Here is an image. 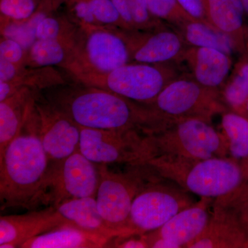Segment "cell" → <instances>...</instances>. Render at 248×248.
Returning <instances> with one entry per match:
<instances>
[{
  "label": "cell",
  "mask_w": 248,
  "mask_h": 248,
  "mask_svg": "<svg viewBox=\"0 0 248 248\" xmlns=\"http://www.w3.org/2000/svg\"><path fill=\"white\" fill-rule=\"evenodd\" d=\"M212 200L201 197L199 202L179 212L159 229L144 234L150 248H187L208 226Z\"/></svg>",
  "instance_id": "4fadbf2b"
},
{
  "label": "cell",
  "mask_w": 248,
  "mask_h": 248,
  "mask_svg": "<svg viewBox=\"0 0 248 248\" xmlns=\"http://www.w3.org/2000/svg\"><path fill=\"white\" fill-rule=\"evenodd\" d=\"M221 127L230 157L244 164L248 159V117L226 110L222 113Z\"/></svg>",
  "instance_id": "d4e9b609"
},
{
  "label": "cell",
  "mask_w": 248,
  "mask_h": 248,
  "mask_svg": "<svg viewBox=\"0 0 248 248\" xmlns=\"http://www.w3.org/2000/svg\"><path fill=\"white\" fill-rule=\"evenodd\" d=\"M33 112L50 164L60 162L79 150L80 127L40 91L36 94Z\"/></svg>",
  "instance_id": "8fae6325"
},
{
  "label": "cell",
  "mask_w": 248,
  "mask_h": 248,
  "mask_svg": "<svg viewBox=\"0 0 248 248\" xmlns=\"http://www.w3.org/2000/svg\"><path fill=\"white\" fill-rule=\"evenodd\" d=\"M53 7L55 8V10H58V8L61 6L62 4H63L64 0H50Z\"/></svg>",
  "instance_id": "d590c367"
},
{
  "label": "cell",
  "mask_w": 248,
  "mask_h": 248,
  "mask_svg": "<svg viewBox=\"0 0 248 248\" xmlns=\"http://www.w3.org/2000/svg\"><path fill=\"white\" fill-rule=\"evenodd\" d=\"M38 91L23 88L0 102V156L20 133L34 107Z\"/></svg>",
  "instance_id": "ffe728a7"
},
{
  "label": "cell",
  "mask_w": 248,
  "mask_h": 248,
  "mask_svg": "<svg viewBox=\"0 0 248 248\" xmlns=\"http://www.w3.org/2000/svg\"><path fill=\"white\" fill-rule=\"evenodd\" d=\"M81 48L79 46L62 41L37 39L28 51L24 65L58 66L68 71L78 62Z\"/></svg>",
  "instance_id": "603a6c76"
},
{
  "label": "cell",
  "mask_w": 248,
  "mask_h": 248,
  "mask_svg": "<svg viewBox=\"0 0 248 248\" xmlns=\"http://www.w3.org/2000/svg\"><path fill=\"white\" fill-rule=\"evenodd\" d=\"M108 248H150L144 234L129 236H118L111 240Z\"/></svg>",
  "instance_id": "e575fe53"
},
{
  "label": "cell",
  "mask_w": 248,
  "mask_h": 248,
  "mask_svg": "<svg viewBox=\"0 0 248 248\" xmlns=\"http://www.w3.org/2000/svg\"><path fill=\"white\" fill-rule=\"evenodd\" d=\"M247 182H248V180L247 181Z\"/></svg>",
  "instance_id": "ab89813d"
},
{
  "label": "cell",
  "mask_w": 248,
  "mask_h": 248,
  "mask_svg": "<svg viewBox=\"0 0 248 248\" xmlns=\"http://www.w3.org/2000/svg\"><path fill=\"white\" fill-rule=\"evenodd\" d=\"M72 76L81 84L107 90L143 105L154 102L172 81L170 72L159 63L139 62H130L108 73H80Z\"/></svg>",
  "instance_id": "52a82bcc"
},
{
  "label": "cell",
  "mask_w": 248,
  "mask_h": 248,
  "mask_svg": "<svg viewBox=\"0 0 248 248\" xmlns=\"http://www.w3.org/2000/svg\"><path fill=\"white\" fill-rule=\"evenodd\" d=\"M113 29L126 43L130 62L158 64L174 60L184 54V38L174 31Z\"/></svg>",
  "instance_id": "5bb4252c"
},
{
  "label": "cell",
  "mask_w": 248,
  "mask_h": 248,
  "mask_svg": "<svg viewBox=\"0 0 248 248\" xmlns=\"http://www.w3.org/2000/svg\"><path fill=\"white\" fill-rule=\"evenodd\" d=\"M42 0H0V16L8 20L22 22L29 19Z\"/></svg>",
  "instance_id": "4dcf8cb0"
},
{
  "label": "cell",
  "mask_w": 248,
  "mask_h": 248,
  "mask_svg": "<svg viewBox=\"0 0 248 248\" xmlns=\"http://www.w3.org/2000/svg\"><path fill=\"white\" fill-rule=\"evenodd\" d=\"M181 27L183 38L192 47L217 49L229 55L236 50L229 36L210 24L191 21L184 23Z\"/></svg>",
  "instance_id": "cb8c5ba5"
},
{
  "label": "cell",
  "mask_w": 248,
  "mask_h": 248,
  "mask_svg": "<svg viewBox=\"0 0 248 248\" xmlns=\"http://www.w3.org/2000/svg\"><path fill=\"white\" fill-rule=\"evenodd\" d=\"M84 42L76 64L68 73H108L130 63L128 46L114 27L83 26Z\"/></svg>",
  "instance_id": "7c38bea8"
},
{
  "label": "cell",
  "mask_w": 248,
  "mask_h": 248,
  "mask_svg": "<svg viewBox=\"0 0 248 248\" xmlns=\"http://www.w3.org/2000/svg\"><path fill=\"white\" fill-rule=\"evenodd\" d=\"M224 102L231 110L248 117L246 104L248 101V61L238 67L223 93Z\"/></svg>",
  "instance_id": "83f0119b"
},
{
  "label": "cell",
  "mask_w": 248,
  "mask_h": 248,
  "mask_svg": "<svg viewBox=\"0 0 248 248\" xmlns=\"http://www.w3.org/2000/svg\"><path fill=\"white\" fill-rule=\"evenodd\" d=\"M147 164L164 179L200 197L219 198L246 182L241 164L231 157L189 160L155 156Z\"/></svg>",
  "instance_id": "3957f363"
},
{
  "label": "cell",
  "mask_w": 248,
  "mask_h": 248,
  "mask_svg": "<svg viewBox=\"0 0 248 248\" xmlns=\"http://www.w3.org/2000/svg\"><path fill=\"white\" fill-rule=\"evenodd\" d=\"M49 166L50 160L39 138L32 108L20 133L0 156L1 210H32L42 204Z\"/></svg>",
  "instance_id": "6da1fadb"
},
{
  "label": "cell",
  "mask_w": 248,
  "mask_h": 248,
  "mask_svg": "<svg viewBox=\"0 0 248 248\" xmlns=\"http://www.w3.org/2000/svg\"><path fill=\"white\" fill-rule=\"evenodd\" d=\"M246 111H247V114L248 115V101L247 102V104H246Z\"/></svg>",
  "instance_id": "f35d334b"
},
{
  "label": "cell",
  "mask_w": 248,
  "mask_h": 248,
  "mask_svg": "<svg viewBox=\"0 0 248 248\" xmlns=\"http://www.w3.org/2000/svg\"><path fill=\"white\" fill-rule=\"evenodd\" d=\"M65 225H71L86 230L108 235L112 238L121 236L112 229L99 213L95 197H83L63 202L55 207Z\"/></svg>",
  "instance_id": "7402d4cb"
},
{
  "label": "cell",
  "mask_w": 248,
  "mask_h": 248,
  "mask_svg": "<svg viewBox=\"0 0 248 248\" xmlns=\"http://www.w3.org/2000/svg\"><path fill=\"white\" fill-rule=\"evenodd\" d=\"M241 1L244 6L246 14L248 16V0H241Z\"/></svg>",
  "instance_id": "74e56055"
},
{
  "label": "cell",
  "mask_w": 248,
  "mask_h": 248,
  "mask_svg": "<svg viewBox=\"0 0 248 248\" xmlns=\"http://www.w3.org/2000/svg\"><path fill=\"white\" fill-rule=\"evenodd\" d=\"M99 170L79 150L60 162L51 163L45 181L42 204L56 207L83 197H96Z\"/></svg>",
  "instance_id": "30bf717a"
},
{
  "label": "cell",
  "mask_w": 248,
  "mask_h": 248,
  "mask_svg": "<svg viewBox=\"0 0 248 248\" xmlns=\"http://www.w3.org/2000/svg\"><path fill=\"white\" fill-rule=\"evenodd\" d=\"M151 14L159 19H164L178 25L194 21L182 9L177 0H147Z\"/></svg>",
  "instance_id": "f1b7e54d"
},
{
  "label": "cell",
  "mask_w": 248,
  "mask_h": 248,
  "mask_svg": "<svg viewBox=\"0 0 248 248\" xmlns=\"http://www.w3.org/2000/svg\"><path fill=\"white\" fill-rule=\"evenodd\" d=\"M65 225L55 207L0 217V248H20L28 240Z\"/></svg>",
  "instance_id": "2e32d148"
},
{
  "label": "cell",
  "mask_w": 248,
  "mask_h": 248,
  "mask_svg": "<svg viewBox=\"0 0 248 248\" xmlns=\"http://www.w3.org/2000/svg\"><path fill=\"white\" fill-rule=\"evenodd\" d=\"M205 3L210 24L231 37L236 50L246 51L244 22L247 15L241 0H205Z\"/></svg>",
  "instance_id": "44dd1931"
},
{
  "label": "cell",
  "mask_w": 248,
  "mask_h": 248,
  "mask_svg": "<svg viewBox=\"0 0 248 248\" xmlns=\"http://www.w3.org/2000/svg\"><path fill=\"white\" fill-rule=\"evenodd\" d=\"M146 135L154 157L189 160L230 157L224 135L214 128L210 121L203 119L174 121Z\"/></svg>",
  "instance_id": "277c9868"
},
{
  "label": "cell",
  "mask_w": 248,
  "mask_h": 248,
  "mask_svg": "<svg viewBox=\"0 0 248 248\" xmlns=\"http://www.w3.org/2000/svg\"><path fill=\"white\" fill-rule=\"evenodd\" d=\"M138 130L80 127L79 151L96 164H146L154 154L147 135Z\"/></svg>",
  "instance_id": "ba28073f"
},
{
  "label": "cell",
  "mask_w": 248,
  "mask_h": 248,
  "mask_svg": "<svg viewBox=\"0 0 248 248\" xmlns=\"http://www.w3.org/2000/svg\"><path fill=\"white\" fill-rule=\"evenodd\" d=\"M115 239L102 233L86 231L71 225H63L34 236L20 248H108Z\"/></svg>",
  "instance_id": "ac0fdd59"
},
{
  "label": "cell",
  "mask_w": 248,
  "mask_h": 248,
  "mask_svg": "<svg viewBox=\"0 0 248 248\" xmlns=\"http://www.w3.org/2000/svg\"><path fill=\"white\" fill-rule=\"evenodd\" d=\"M130 30L152 31L159 27L160 19L151 14L147 0H112Z\"/></svg>",
  "instance_id": "4316f807"
},
{
  "label": "cell",
  "mask_w": 248,
  "mask_h": 248,
  "mask_svg": "<svg viewBox=\"0 0 248 248\" xmlns=\"http://www.w3.org/2000/svg\"><path fill=\"white\" fill-rule=\"evenodd\" d=\"M143 106L146 110L147 134L182 119L201 118L211 122L213 116L227 110L217 90L186 79L172 80L154 102Z\"/></svg>",
  "instance_id": "5b68a950"
},
{
  "label": "cell",
  "mask_w": 248,
  "mask_h": 248,
  "mask_svg": "<svg viewBox=\"0 0 248 248\" xmlns=\"http://www.w3.org/2000/svg\"><path fill=\"white\" fill-rule=\"evenodd\" d=\"M66 84L53 67H30L0 60V102L23 88L42 91Z\"/></svg>",
  "instance_id": "e0dca14e"
},
{
  "label": "cell",
  "mask_w": 248,
  "mask_h": 248,
  "mask_svg": "<svg viewBox=\"0 0 248 248\" xmlns=\"http://www.w3.org/2000/svg\"><path fill=\"white\" fill-rule=\"evenodd\" d=\"M182 9L194 21L210 24L205 0H177Z\"/></svg>",
  "instance_id": "836d02e7"
},
{
  "label": "cell",
  "mask_w": 248,
  "mask_h": 248,
  "mask_svg": "<svg viewBox=\"0 0 248 248\" xmlns=\"http://www.w3.org/2000/svg\"><path fill=\"white\" fill-rule=\"evenodd\" d=\"M156 175L155 171L153 177L134 199L128 221L130 235L156 231L196 203L187 190L181 186L161 183L156 180Z\"/></svg>",
  "instance_id": "9c48e42d"
},
{
  "label": "cell",
  "mask_w": 248,
  "mask_h": 248,
  "mask_svg": "<svg viewBox=\"0 0 248 248\" xmlns=\"http://www.w3.org/2000/svg\"><path fill=\"white\" fill-rule=\"evenodd\" d=\"M91 11L102 27L130 30L116 9L112 0H88Z\"/></svg>",
  "instance_id": "f546056e"
},
{
  "label": "cell",
  "mask_w": 248,
  "mask_h": 248,
  "mask_svg": "<svg viewBox=\"0 0 248 248\" xmlns=\"http://www.w3.org/2000/svg\"><path fill=\"white\" fill-rule=\"evenodd\" d=\"M45 97L81 128L97 130H142L143 106L99 88L76 84L46 90Z\"/></svg>",
  "instance_id": "7a4b0ae2"
},
{
  "label": "cell",
  "mask_w": 248,
  "mask_h": 248,
  "mask_svg": "<svg viewBox=\"0 0 248 248\" xmlns=\"http://www.w3.org/2000/svg\"><path fill=\"white\" fill-rule=\"evenodd\" d=\"M203 232L187 248H248V228L239 215L216 199Z\"/></svg>",
  "instance_id": "9a60e30c"
},
{
  "label": "cell",
  "mask_w": 248,
  "mask_h": 248,
  "mask_svg": "<svg viewBox=\"0 0 248 248\" xmlns=\"http://www.w3.org/2000/svg\"><path fill=\"white\" fill-rule=\"evenodd\" d=\"M186 51L184 57L190 63L197 82L214 90L224 82L231 69V55L205 47H192Z\"/></svg>",
  "instance_id": "d6986e66"
},
{
  "label": "cell",
  "mask_w": 248,
  "mask_h": 248,
  "mask_svg": "<svg viewBox=\"0 0 248 248\" xmlns=\"http://www.w3.org/2000/svg\"><path fill=\"white\" fill-rule=\"evenodd\" d=\"M99 184L96 201L97 208L108 226L129 236V217L134 199L153 177V169L148 164L135 165V170L117 172L108 165L98 164Z\"/></svg>",
  "instance_id": "8992f818"
},
{
  "label": "cell",
  "mask_w": 248,
  "mask_h": 248,
  "mask_svg": "<svg viewBox=\"0 0 248 248\" xmlns=\"http://www.w3.org/2000/svg\"><path fill=\"white\" fill-rule=\"evenodd\" d=\"M55 13L40 23L36 31L37 39L60 40L83 47L84 29L72 22L66 14L56 15Z\"/></svg>",
  "instance_id": "484cf974"
},
{
  "label": "cell",
  "mask_w": 248,
  "mask_h": 248,
  "mask_svg": "<svg viewBox=\"0 0 248 248\" xmlns=\"http://www.w3.org/2000/svg\"><path fill=\"white\" fill-rule=\"evenodd\" d=\"M243 170H244L245 177H246V182L248 180V159L244 164H241Z\"/></svg>",
  "instance_id": "8d00e7d4"
},
{
  "label": "cell",
  "mask_w": 248,
  "mask_h": 248,
  "mask_svg": "<svg viewBox=\"0 0 248 248\" xmlns=\"http://www.w3.org/2000/svg\"><path fill=\"white\" fill-rule=\"evenodd\" d=\"M66 15L72 22L80 27L99 26L102 27L94 17L88 0H64Z\"/></svg>",
  "instance_id": "1f68e13d"
},
{
  "label": "cell",
  "mask_w": 248,
  "mask_h": 248,
  "mask_svg": "<svg viewBox=\"0 0 248 248\" xmlns=\"http://www.w3.org/2000/svg\"><path fill=\"white\" fill-rule=\"evenodd\" d=\"M27 51L17 41L1 36L0 60L16 63L25 64Z\"/></svg>",
  "instance_id": "d6a6232c"
}]
</instances>
